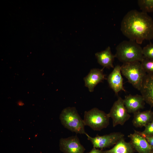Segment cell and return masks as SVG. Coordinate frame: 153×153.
<instances>
[{"label":"cell","mask_w":153,"mask_h":153,"mask_svg":"<svg viewBox=\"0 0 153 153\" xmlns=\"http://www.w3.org/2000/svg\"><path fill=\"white\" fill-rule=\"evenodd\" d=\"M123 100L124 105L129 113L134 114L144 107L145 102L141 95L129 94L125 96Z\"/></svg>","instance_id":"11"},{"label":"cell","mask_w":153,"mask_h":153,"mask_svg":"<svg viewBox=\"0 0 153 153\" xmlns=\"http://www.w3.org/2000/svg\"><path fill=\"white\" fill-rule=\"evenodd\" d=\"M116 49L115 58L123 63L141 62L144 59L143 48L134 41H123L117 45Z\"/></svg>","instance_id":"2"},{"label":"cell","mask_w":153,"mask_h":153,"mask_svg":"<svg viewBox=\"0 0 153 153\" xmlns=\"http://www.w3.org/2000/svg\"><path fill=\"white\" fill-rule=\"evenodd\" d=\"M141 135L145 138L149 144L153 148V135L147 136L143 134L141 132Z\"/></svg>","instance_id":"21"},{"label":"cell","mask_w":153,"mask_h":153,"mask_svg":"<svg viewBox=\"0 0 153 153\" xmlns=\"http://www.w3.org/2000/svg\"><path fill=\"white\" fill-rule=\"evenodd\" d=\"M103 69H93L84 78L85 86L90 92H93L95 86L105 78Z\"/></svg>","instance_id":"13"},{"label":"cell","mask_w":153,"mask_h":153,"mask_svg":"<svg viewBox=\"0 0 153 153\" xmlns=\"http://www.w3.org/2000/svg\"><path fill=\"white\" fill-rule=\"evenodd\" d=\"M120 30L129 40L140 44L153 39V20L147 13L131 10L123 18Z\"/></svg>","instance_id":"1"},{"label":"cell","mask_w":153,"mask_h":153,"mask_svg":"<svg viewBox=\"0 0 153 153\" xmlns=\"http://www.w3.org/2000/svg\"><path fill=\"white\" fill-rule=\"evenodd\" d=\"M137 3L141 11L147 13L153 12V0H139Z\"/></svg>","instance_id":"17"},{"label":"cell","mask_w":153,"mask_h":153,"mask_svg":"<svg viewBox=\"0 0 153 153\" xmlns=\"http://www.w3.org/2000/svg\"><path fill=\"white\" fill-rule=\"evenodd\" d=\"M87 139L93 145L94 148L102 150L114 145L118 141L124 137V135L120 132H114L103 135H97L92 137L87 134Z\"/></svg>","instance_id":"7"},{"label":"cell","mask_w":153,"mask_h":153,"mask_svg":"<svg viewBox=\"0 0 153 153\" xmlns=\"http://www.w3.org/2000/svg\"><path fill=\"white\" fill-rule=\"evenodd\" d=\"M135 150L138 153H150L153 148L149 144L140 131L135 130L128 136Z\"/></svg>","instance_id":"9"},{"label":"cell","mask_w":153,"mask_h":153,"mask_svg":"<svg viewBox=\"0 0 153 153\" xmlns=\"http://www.w3.org/2000/svg\"><path fill=\"white\" fill-rule=\"evenodd\" d=\"M141 62L146 73H153V60L144 58Z\"/></svg>","instance_id":"19"},{"label":"cell","mask_w":153,"mask_h":153,"mask_svg":"<svg viewBox=\"0 0 153 153\" xmlns=\"http://www.w3.org/2000/svg\"><path fill=\"white\" fill-rule=\"evenodd\" d=\"M145 102L153 107V73H147L140 90Z\"/></svg>","instance_id":"12"},{"label":"cell","mask_w":153,"mask_h":153,"mask_svg":"<svg viewBox=\"0 0 153 153\" xmlns=\"http://www.w3.org/2000/svg\"><path fill=\"white\" fill-rule=\"evenodd\" d=\"M121 71V66L116 65L107 78V81L110 87L115 94L118 95L121 91L126 92L123 87V78Z\"/></svg>","instance_id":"10"},{"label":"cell","mask_w":153,"mask_h":153,"mask_svg":"<svg viewBox=\"0 0 153 153\" xmlns=\"http://www.w3.org/2000/svg\"><path fill=\"white\" fill-rule=\"evenodd\" d=\"M141 132L146 135H153V120L144 127V130Z\"/></svg>","instance_id":"20"},{"label":"cell","mask_w":153,"mask_h":153,"mask_svg":"<svg viewBox=\"0 0 153 153\" xmlns=\"http://www.w3.org/2000/svg\"><path fill=\"white\" fill-rule=\"evenodd\" d=\"M134 151L131 142H126L124 137L118 141L112 148L102 150V153H134Z\"/></svg>","instance_id":"16"},{"label":"cell","mask_w":153,"mask_h":153,"mask_svg":"<svg viewBox=\"0 0 153 153\" xmlns=\"http://www.w3.org/2000/svg\"><path fill=\"white\" fill-rule=\"evenodd\" d=\"M108 114L112 119L113 127L119 125H123L131 116L124 105L123 99L120 96L114 103Z\"/></svg>","instance_id":"6"},{"label":"cell","mask_w":153,"mask_h":153,"mask_svg":"<svg viewBox=\"0 0 153 153\" xmlns=\"http://www.w3.org/2000/svg\"><path fill=\"white\" fill-rule=\"evenodd\" d=\"M102 150L94 148L89 152L86 153H102Z\"/></svg>","instance_id":"22"},{"label":"cell","mask_w":153,"mask_h":153,"mask_svg":"<svg viewBox=\"0 0 153 153\" xmlns=\"http://www.w3.org/2000/svg\"><path fill=\"white\" fill-rule=\"evenodd\" d=\"M133 114L132 123L136 128L145 127L153 120V111L151 110L139 111Z\"/></svg>","instance_id":"15"},{"label":"cell","mask_w":153,"mask_h":153,"mask_svg":"<svg viewBox=\"0 0 153 153\" xmlns=\"http://www.w3.org/2000/svg\"><path fill=\"white\" fill-rule=\"evenodd\" d=\"M108 114L97 108H94L84 112V123L95 131H100L106 128L109 124Z\"/></svg>","instance_id":"5"},{"label":"cell","mask_w":153,"mask_h":153,"mask_svg":"<svg viewBox=\"0 0 153 153\" xmlns=\"http://www.w3.org/2000/svg\"><path fill=\"white\" fill-rule=\"evenodd\" d=\"M59 146L64 153H84L86 150L76 135L61 139Z\"/></svg>","instance_id":"8"},{"label":"cell","mask_w":153,"mask_h":153,"mask_svg":"<svg viewBox=\"0 0 153 153\" xmlns=\"http://www.w3.org/2000/svg\"><path fill=\"white\" fill-rule=\"evenodd\" d=\"M150 153H153V149L151 151Z\"/></svg>","instance_id":"23"},{"label":"cell","mask_w":153,"mask_h":153,"mask_svg":"<svg viewBox=\"0 0 153 153\" xmlns=\"http://www.w3.org/2000/svg\"><path fill=\"white\" fill-rule=\"evenodd\" d=\"M60 118L62 125L71 131L77 134L87 133L85 130L83 120L74 107H68L64 109L60 114Z\"/></svg>","instance_id":"3"},{"label":"cell","mask_w":153,"mask_h":153,"mask_svg":"<svg viewBox=\"0 0 153 153\" xmlns=\"http://www.w3.org/2000/svg\"><path fill=\"white\" fill-rule=\"evenodd\" d=\"M144 58L153 60V43L150 42L143 48Z\"/></svg>","instance_id":"18"},{"label":"cell","mask_w":153,"mask_h":153,"mask_svg":"<svg viewBox=\"0 0 153 153\" xmlns=\"http://www.w3.org/2000/svg\"><path fill=\"white\" fill-rule=\"evenodd\" d=\"M121 71L128 82L135 88L140 91L147 74L141 62L135 61L123 63L121 66Z\"/></svg>","instance_id":"4"},{"label":"cell","mask_w":153,"mask_h":153,"mask_svg":"<svg viewBox=\"0 0 153 153\" xmlns=\"http://www.w3.org/2000/svg\"><path fill=\"white\" fill-rule=\"evenodd\" d=\"M95 56L98 63L103 68H114L113 63L115 57L112 53L110 46L103 51L96 53Z\"/></svg>","instance_id":"14"}]
</instances>
